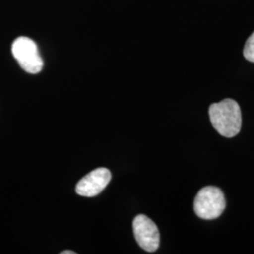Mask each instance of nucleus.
I'll return each instance as SVG.
<instances>
[{"instance_id":"f257e3e1","label":"nucleus","mask_w":254,"mask_h":254,"mask_svg":"<svg viewBox=\"0 0 254 254\" xmlns=\"http://www.w3.org/2000/svg\"><path fill=\"white\" fill-rule=\"evenodd\" d=\"M209 117L214 128L221 136L233 137L241 129L242 116L239 105L233 99L212 104L209 108Z\"/></svg>"},{"instance_id":"f03ea898","label":"nucleus","mask_w":254,"mask_h":254,"mask_svg":"<svg viewBox=\"0 0 254 254\" xmlns=\"http://www.w3.org/2000/svg\"><path fill=\"white\" fill-rule=\"evenodd\" d=\"M226 207L223 192L216 187L201 189L194 200V212L202 219L218 218Z\"/></svg>"},{"instance_id":"7ed1b4c3","label":"nucleus","mask_w":254,"mask_h":254,"mask_svg":"<svg viewBox=\"0 0 254 254\" xmlns=\"http://www.w3.org/2000/svg\"><path fill=\"white\" fill-rule=\"evenodd\" d=\"M14 59L23 70L29 73H40L44 62L35 42L27 37H18L11 46Z\"/></svg>"},{"instance_id":"20e7f679","label":"nucleus","mask_w":254,"mask_h":254,"mask_svg":"<svg viewBox=\"0 0 254 254\" xmlns=\"http://www.w3.org/2000/svg\"><path fill=\"white\" fill-rule=\"evenodd\" d=\"M133 231L137 244L148 253L155 252L160 244L158 228L145 215L136 216L133 221Z\"/></svg>"},{"instance_id":"39448f33","label":"nucleus","mask_w":254,"mask_h":254,"mask_svg":"<svg viewBox=\"0 0 254 254\" xmlns=\"http://www.w3.org/2000/svg\"><path fill=\"white\" fill-rule=\"evenodd\" d=\"M111 180V173L106 168H98L85 175L77 183L75 191L83 197H94L104 190Z\"/></svg>"},{"instance_id":"423d86ee","label":"nucleus","mask_w":254,"mask_h":254,"mask_svg":"<svg viewBox=\"0 0 254 254\" xmlns=\"http://www.w3.org/2000/svg\"><path fill=\"white\" fill-rule=\"evenodd\" d=\"M243 53L247 61L254 63V32L247 40Z\"/></svg>"},{"instance_id":"0eeeda50","label":"nucleus","mask_w":254,"mask_h":254,"mask_svg":"<svg viewBox=\"0 0 254 254\" xmlns=\"http://www.w3.org/2000/svg\"><path fill=\"white\" fill-rule=\"evenodd\" d=\"M61 254H75V253L73 251H64V252H62Z\"/></svg>"}]
</instances>
